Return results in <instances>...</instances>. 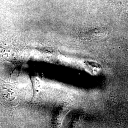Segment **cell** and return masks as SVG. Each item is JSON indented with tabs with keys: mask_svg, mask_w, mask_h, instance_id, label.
I'll list each match as a JSON object with an SVG mask.
<instances>
[{
	"mask_svg": "<svg viewBox=\"0 0 128 128\" xmlns=\"http://www.w3.org/2000/svg\"><path fill=\"white\" fill-rule=\"evenodd\" d=\"M114 4L119 12L128 18V0H114Z\"/></svg>",
	"mask_w": 128,
	"mask_h": 128,
	"instance_id": "cell-2",
	"label": "cell"
},
{
	"mask_svg": "<svg viewBox=\"0 0 128 128\" xmlns=\"http://www.w3.org/2000/svg\"><path fill=\"white\" fill-rule=\"evenodd\" d=\"M0 97L5 104H13L16 99V96L10 85L3 84L0 85Z\"/></svg>",
	"mask_w": 128,
	"mask_h": 128,
	"instance_id": "cell-1",
	"label": "cell"
}]
</instances>
